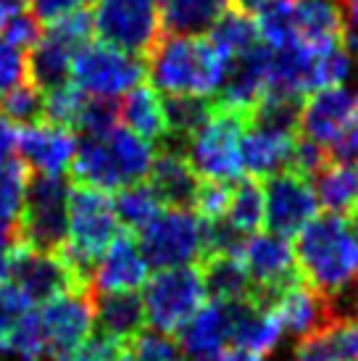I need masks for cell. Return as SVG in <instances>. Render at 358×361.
<instances>
[{"instance_id": "52", "label": "cell", "mask_w": 358, "mask_h": 361, "mask_svg": "<svg viewBox=\"0 0 358 361\" xmlns=\"http://www.w3.org/2000/svg\"><path fill=\"white\" fill-rule=\"evenodd\" d=\"M229 3L237 11H242V13H256L266 0H229Z\"/></svg>"}, {"instance_id": "23", "label": "cell", "mask_w": 358, "mask_h": 361, "mask_svg": "<svg viewBox=\"0 0 358 361\" xmlns=\"http://www.w3.org/2000/svg\"><path fill=\"white\" fill-rule=\"evenodd\" d=\"M95 324L100 335H106L119 345L140 338L148 324L142 295L140 293L95 295Z\"/></svg>"}, {"instance_id": "19", "label": "cell", "mask_w": 358, "mask_h": 361, "mask_svg": "<svg viewBox=\"0 0 358 361\" xmlns=\"http://www.w3.org/2000/svg\"><path fill=\"white\" fill-rule=\"evenodd\" d=\"M179 345L190 361H209L229 348L232 335V303H203L190 322L177 332Z\"/></svg>"}, {"instance_id": "35", "label": "cell", "mask_w": 358, "mask_h": 361, "mask_svg": "<svg viewBox=\"0 0 358 361\" xmlns=\"http://www.w3.org/2000/svg\"><path fill=\"white\" fill-rule=\"evenodd\" d=\"M113 209H116L119 224H124V230L142 232L163 211V203L159 201V195L153 192L148 182H137V185H130L116 192Z\"/></svg>"}, {"instance_id": "32", "label": "cell", "mask_w": 358, "mask_h": 361, "mask_svg": "<svg viewBox=\"0 0 358 361\" xmlns=\"http://www.w3.org/2000/svg\"><path fill=\"white\" fill-rule=\"evenodd\" d=\"M30 169L21 159L0 166V235H16L24 201H27Z\"/></svg>"}, {"instance_id": "45", "label": "cell", "mask_w": 358, "mask_h": 361, "mask_svg": "<svg viewBox=\"0 0 358 361\" xmlns=\"http://www.w3.org/2000/svg\"><path fill=\"white\" fill-rule=\"evenodd\" d=\"M121 351H124V345L113 343L106 335H95L82 348L71 351L69 356H63L58 361H116L121 356Z\"/></svg>"}, {"instance_id": "22", "label": "cell", "mask_w": 358, "mask_h": 361, "mask_svg": "<svg viewBox=\"0 0 358 361\" xmlns=\"http://www.w3.org/2000/svg\"><path fill=\"white\" fill-rule=\"evenodd\" d=\"M148 185L159 195L166 209H190L195 206V195L200 188V177L192 171L185 153L161 151L156 153Z\"/></svg>"}, {"instance_id": "48", "label": "cell", "mask_w": 358, "mask_h": 361, "mask_svg": "<svg viewBox=\"0 0 358 361\" xmlns=\"http://www.w3.org/2000/svg\"><path fill=\"white\" fill-rule=\"evenodd\" d=\"M19 159V130L13 127L8 116L0 114V166Z\"/></svg>"}, {"instance_id": "42", "label": "cell", "mask_w": 358, "mask_h": 361, "mask_svg": "<svg viewBox=\"0 0 358 361\" xmlns=\"http://www.w3.org/2000/svg\"><path fill=\"white\" fill-rule=\"evenodd\" d=\"M24 82H27V56H24V51L0 40V101Z\"/></svg>"}, {"instance_id": "10", "label": "cell", "mask_w": 358, "mask_h": 361, "mask_svg": "<svg viewBox=\"0 0 358 361\" xmlns=\"http://www.w3.org/2000/svg\"><path fill=\"white\" fill-rule=\"evenodd\" d=\"M242 261L253 282V301L261 309H271L282 293L300 282L295 248L279 235H253L242 248Z\"/></svg>"}, {"instance_id": "55", "label": "cell", "mask_w": 358, "mask_h": 361, "mask_svg": "<svg viewBox=\"0 0 358 361\" xmlns=\"http://www.w3.org/2000/svg\"><path fill=\"white\" fill-rule=\"evenodd\" d=\"M116 361H137L135 359V356H132V353H127V351H121V356Z\"/></svg>"}, {"instance_id": "16", "label": "cell", "mask_w": 358, "mask_h": 361, "mask_svg": "<svg viewBox=\"0 0 358 361\" xmlns=\"http://www.w3.org/2000/svg\"><path fill=\"white\" fill-rule=\"evenodd\" d=\"M268 66H271V48L264 42L245 56L227 61V77L214 103L219 109L245 114L250 119V114L268 90Z\"/></svg>"}, {"instance_id": "17", "label": "cell", "mask_w": 358, "mask_h": 361, "mask_svg": "<svg viewBox=\"0 0 358 361\" xmlns=\"http://www.w3.org/2000/svg\"><path fill=\"white\" fill-rule=\"evenodd\" d=\"M300 132L261 124V121H248L242 140H240V161L242 171H248L253 180H268L279 171L290 169L292 151L298 142Z\"/></svg>"}, {"instance_id": "2", "label": "cell", "mask_w": 358, "mask_h": 361, "mask_svg": "<svg viewBox=\"0 0 358 361\" xmlns=\"http://www.w3.org/2000/svg\"><path fill=\"white\" fill-rule=\"evenodd\" d=\"M148 80L166 95L211 98L221 90L227 77V59L209 37H174L166 35L145 56Z\"/></svg>"}, {"instance_id": "28", "label": "cell", "mask_w": 358, "mask_h": 361, "mask_svg": "<svg viewBox=\"0 0 358 361\" xmlns=\"http://www.w3.org/2000/svg\"><path fill=\"white\" fill-rule=\"evenodd\" d=\"M314 192L324 214L345 219L358 209V161H329L314 177Z\"/></svg>"}, {"instance_id": "4", "label": "cell", "mask_w": 358, "mask_h": 361, "mask_svg": "<svg viewBox=\"0 0 358 361\" xmlns=\"http://www.w3.org/2000/svg\"><path fill=\"white\" fill-rule=\"evenodd\" d=\"M245 124H248L245 114L216 106L214 116L185 142V159L200 180L235 185L242 177L240 140Z\"/></svg>"}, {"instance_id": "31", "label": "cell", "mask_w": 358, "mask_h": 361, "mask_svg": "<svg viewBox=\"0 0 358 361\" xmlns=\"http://www.w3.org/2000/svg\"><path fill=\"white\" fill-rule=\"evenodd\" d=\"M211 42L214 48L224 56L227 61L240 59L250 53L253 48L261 45V35H259V24H256V16L250 13H242L237 8H229L221 21L211 30Z\"/></svg>"}, {"instance_id": "13", "label": "cell", "mask_w": 358, "mask_h": 361, "mask_svg": "<svg viewBox=\"0 0 358 361\" xmlns=\"http://www.w3.org/2000/svg\"><path fill=\"white\" fill-rule=\"evenodd\" d=\"M316 192L306 177L279 171L264 182V224L271 235L295 238L319 214Z\"/></svg>"}, {"instance_id": "6", "label": "cell", "mask_w": 358, "mask_h": 361, "mask_svg": "<svg viewBox=\"0 0 358 361\" xmlns=\"http://www.w3.org/2000/svg\"><path fill=\"white\" fill-rule=\"evenodd\" d=\"M148 77L145 59L124 53L103 40H90L77 51L71 63V85H77L87 98L116 101L135 90Z\"/></svg>"}, {"instance_id": "8", "label": "cell", "mask_w": 358, "mask_h": 361, "mask_svg": "<svg viewBox=\"0 0 358 361\" xmlns=\"http://www.w3.org/2000/svg\"><path fill=\"white\" fill-rule=\"evenodd\" d=\"M206 282L200 267H179V269L156 271L142 288V303L148 324L156 332L171 335L190 322V317L206 303Z\"/></svg>"}, {"instance_id": "11", "label": "cell", "mask_w": 358, "mask_h": 361, "mask_svg": "<svg viewBox=\"0 0 358 361\" xmlns=\"http://www.w3.org/2000/svg\"><path fill=\"white\" fill-rule=\"evenodd\" d=\"M40 332L53 361L82 348L95 330V295L90 288L66 290L37 309Z\"/></svg>"}, {"instance_id": "5", "label": "cell", "mask_w": 358, "mask_h": 361, "mask_svg": "<svg viewBox=\"0 0 358 361\" xmlns=\"http://www.w3.org/2000/svg\"><path fill=\"white\" fill-rule=\"evenodd\" d=\"M71 185L63 177L30 174L27 201L13 240L37 251H61L69 232Z\"/></svg>"}, {"instance_id": "51", "label": "cell", "mask_w": 358, "mask_h": 361, "mask_svg": "<svg viewBox=\"0 0 358 361\" xmlns=\"http://www.w3.org/2000/svg\"><path fill=\"white\" fill-rule=\"evenodd\" d=\"M19 11H21V6H16V3H11V0H0V32H3V27H6V24H8Z\"/></svg>"}, {"instance_id": "26", "label": "cell", "mask_w": 358, "mask_h": 361, "mask_svg": "<svg viewBox=\"0 0 358 361\" xmlns=\"http://www.w3.org/2000/svg\"><path fill=\"white\" fill-rule=\"evenodd\" d=\"M69 171L71 182L82 185V188H92V190L103 192L124 190V182H121V174L113 164L106 137H82Z\"/></svg>"}, {"instance_id": "41", "label": "cell", "mask_w": 358, "mask_h": 361, "mask_svg": "<svg viewBox=\"0 0 358 361\" xmlns=\"http://www.w3.org/2000/svg\"><path fill=\"white\" fill-rule=\"evenodd\" d=\"M229 198H232V185H227V182L200 180L192 211H195L203 221H219L227 216Z\"/></svg>"}, {"instance_id": "9", "label": "cell", "mask_w": 358, "mask_h": 361, "mask_svg": "<svg viewBox=\"0 0 358 361\" xmlns=\"http://www.w3.org/2000/svg\"><path fill=\"white\" fill-rule=\"evenodd\" d=\"M92 27L103 42L145 59L161 40L159 0H98Z\"/></svg>"}, {"instance_id": "37", "label": "cell", "mask_w": 358, "mask_h": 361, "mask_svg": "<svg viewBox=\"0 0 358 361\" xmlns=\"http://www.w3.org/2000/svg\"><path fill=\"white\" fill-rule=\"evenodd\" d=\"M85 103H87V95L77 85L66 82L56 90L45 92V121L66 127V130H77Z\"/></svg>"}, {"instance_id": "24", "label": "cell", "mask_w": 358, "mask_h": 361, "mask_svg": "<svg viewBox=\"0 0 358 361\" xmlns=\"http://www.w3.org/2000/svg\"><path fill=\"white\" fill-rule=\"evenodd\" d=\"M229 0H159L161 30L174 37H203L229 11Z\"/></svg>"}, {"instance_id": "43", "label": "cell", "mask_w": 358, "mask_h": 361, "mask_svg": "<svg viewBox=\"0 0 358 361\" xmlns=\"http://www.w3.org/2000/svg\"><path fill=\"white\" fill-rule=\"evenodd\" d=\"M98 0H30V13L37 19V24H56V21L66 19L71 13L80 11H90V6H95Z\"/></svg>"}, {"instance_id": "36", "label": "cell", "mask_w": 358, "mask_h": 361, "mask_svg": "<svg viewBox=\"0 0 358 361\" xmlns=\"http://www.w3.org/2000/svg\"><path fill=\"white\" fill-rule=\"evenodd\" d=\"M32 311H35V303L16 282L6 280L0 285V351L3 353L11 351V343Z\"/></svg>"}, {"instance_id": "39", "label": "cell", "mask_w": 358, "mask_h": 361, "mask_svg": "<svg viewBox=\"0 0 358 361\" xmlns=\"http://www.w3.org/2000/svg\"><path fill=\"white\" fill-rule=\"evenodd\" d=\"M132 356L137 361H190L171 335L163 332H142L132 341Z\"/></svg>"}, {"instance_id": "14", "label": "cell", "mask_w": 358, "mask_h": 361, "mask_svg": "<svg viewBox=\"0 0 358 361\" xmlns=\"http://www.w3.org/2000/svg\"><path fill=\"white\" fill-rule=\"evenodd\" d=\"M358 109V92L338 85V87H324L309 95V101L300 106L298 132L300 137L316 142L332 153L335 142L342 137V132L353 119Z\"/></svg>"}, {"instance_id": "7", "label": "cell", "mask_w": 358, "mask_h": 361, "mask_svg": "<svg viewBox=\"0 0 358 361\" xmlns=\"http://www.w3.org/2000/svg\"><path fill=\"white\" fill-rule=\"evenodd\" d=\"M137 243L153 269L195 267L206 253V224L190 209H163L140 232Z\"/></svg>"}, {"instance_id": "44", "label": "cell", "mask_w": 358, "mask_h": 361, "mask_svg": "<svg viewBox=\"0 0 358 361\" xmlns=\"http://www.w3.org/2000/svg\"><path fill=\"white\" fill-rule=\"evenodd\" d=\"M0 37H3V42H8V45H13V48H19V51H30L32 45L42 37V30L32 13L19 11V13L3 27Z\"/></svg>"}, {"instance_id": "20", "label": "cell", "mask_w": 358, "mask_h": 361, "mask_svg": "<svg viewBox=\"0 0 358 361\" xmlns=\"http://www.w3.org/2000/svg\"><path fill=\"white\" fill-rule=\"evenodd\" d=\"M268 311L279 319L285 335L295 338V341H303V338H309L311 332L321 330V327H327L329 322H335L329 298H324L321 293L309 288L303 280L282 293L277 303Z\"/></svg>"}, {"instance_id": "50", "label": "cell", "mask_w": 358, "mask_h": 361, "mask_svg": "<svg viewBox=\"0 0 358 361\" xmlns=\"http://www.w3.org/2000/svg\"><path fill=\"white\" fill-rule=\"evenodd\" d=\"M209 361H264V359L250 356V353H245V351H237V348H227V351H221L219 356H214V359H209Z\"/></svg>"}, {"instance_id": "49", "label": "cell", "mask_w": 358, "mask_h": 361, "mask_svg": "<svg viewBox=\"0 0 358 361\" xmlns=\"http://www.w3.org/2000/svg\"><path fill=\"white\" fill-rule=\"evenodd\" d=\"M11 251H13V238L11 235H0V285L8 280Z\"/></svg>"}, {"instance_id": "25", "label": "cell", "mask_w": 358, "mask_h": 361, "mask_svg": "<svg viewBox=\"0 0 358 361\" xmlns=\"http://www.w3.org/2000/svg\"><path fill=\"white\" fill-rule=\"evenodd\" d=\"M119 121L130 132L148 142H163L169 137V124H166V111L161 92L142 82L135 90H130L119 101Z\"/></svg>"}, {"instance_id": "33", "label": "cell", "mask_w": 358, "mask_h": 361, "mask_svg": "<svg viewBox=\"0 0 358 361\" xmlns=\"http://www.w3.org/2000/svg\"><path fill=\"white\" fill-rule=\"evenodd\" d=\"M224 219L245 238H253L264 224V185L253 177H240L232 185V198Z\"/></svg>"}, {"instance_id": "38", "label": "cell", "mask_w": 358, "mask_h": 361, "mask_svg": "<svg viewBox=\"0 0 358 361\" xmlns=\"http://www.w3.org/2000/svg\"><path fill=\"white\" fill-rule=\"evenodd\" d=\"M0 114L8 116L13 124H21V127L37 124L45 116V92L24 82L0 101Z\"/></svg>"}, {"instance_id": "46", "label": "cell", "mask_w": 358, "mask_h": 361, "mask_svg": "<svg viewBox=\"0 0 358 361\" xmlns=\"http://www.w3.org/2000/svg\"><path fill=\"white\" fill-rule=\"evenodd\" d=\"M329 306H332L335 319L358 322V280L350 282L348 288H342L338 295H332V298H329Z\"/></svg>"}, {"instance_id": "29", "label": "cell", "mask_w": 358, "mask_h": 361, "mask_svg": "<svg viewBox=\"0 0 358 361\" xmlns=\"http://www.w3.org/2000/svg\"><path fill=\"white\" fill-rule=\"evenodd\" d=\"M200 274L211 301H253V282L242 256H206L200 261Z\"/></svg>"}, {"instance_id": "15", "label": "cell", "mask_w": 358, "mask_h": 361, "mask_svg": "<svg viewBox=\"0 0 358 361\" xmlns=\"http://www.w3.org/2000/svg\"><path fill=\"white\" fill-rule=\"evenodd\" d=\"M150 280V264L140 251V243L132 232H119L116 240L109 245V251L90 277L92 295H111V293H137Z\"/></svg>"}, {"instance_id": "1", "label": "cell", "mask_w": 358, "mask_h": 361, "mask_svg": "<svg viewBox=\"0 0 358 361\" xmlns=\"http://www.w3.org/2000/svg\"><path fill=\"white\" fill-rule=\"evenodd\" d=\"M292 248L300 280L324 298L358 280V238L342 216L319 214L298 232Z\"/></svg>"}, {"instance_id": "21", "label": "cell", "mask_w": 358, "mask_h": 361, "mask_svg": "<svg viewBox=\"0 0 358 361\" xmlns=\"http://www.w3.org/2000/svg\"><path fill=\"white\" fill-rule=\"evenodd\" d=\"M282 338H285V330L268 309H261L250 301L232 303L229 348H237V351H245L250 356L266 359L268 353H274Z\"/></svg>"}, {"instance_id": "56", "label": "cell", "mask_w": 358, "mask_h": 361, "mask_svg": "<svg viewBox=\"0 0 358 361\" xmlns=\"http://www.w3.org/2000/svg\"><path fill=\"white\" fill-rule=\"evenodd\" d=\"M11 3H16V6H24V3H30V0H11Z\"/></svg>"}, {"instance_id": "30", "label": "cell", "mask_w": 358, "mask_h": 361, "mask_svg": "<svg viewBox=\"0 0 358 361\" xmlns=\"http://www.w3.org/2000/svg\"><path fill=\"white\" fill-rule=\"evenodd\" d=\"M106 142L111 148L113 164L121 174L124 188L145 182L150 177L153 169V161H156V151H153V142L137 137L135 132H130L127 127H116L106 135Z\"/></svg>"}, {"instance_id": "12", "label": "cell", "mask_w": 358, "mask_h": 361, "mask_svg": "<svg viewBox=\"0 0 358 361\" xmlns=\"http://www.w3.org/2000/svg\"><path fill=\"white\" fill-rule=\"evenodd\" d=\"M8 280L16 282L35 306L37 303L42 306L66 290L90 288L87 282L74 274V269L63 261L58 251H37V248L21 245L16 240H13V251H11Z\"/></svg>"}, {"instance_id": "54", "label": "cell", "mask_w": 358, "mask_h": 361, "mask_svg": "<svg viewBox=\"0 0 358 361\" xmlns=\"http://www.w3.org/2000/svg\"><path fill=\"white\" fill-rule=\"evenodd\" d=\"M350 230H353V235L358 238V209L353 211V227H350Z\"/></svg>"}, {"instance_id": "53", "label": "cell", "mask_w": 358, "mask_h": 361, "mask_svg": "<svg viewBox=\"0 0 358 361\" xmlns=\"http://www.w3.org/2000/svg\"><path fill=\"white\" fill-rule=\"evenodd\" d=\"M338 3H340V11H342L345 21L358 19V0H338Z\"/></svg>"}, {"instance_id": "40", "label": "cell", "mask_w": 358, "mask_h": 361, "mask_svg": "<svg viewBox=\"0 0 358 361\" xmlns=\"http://www.w3.org/2000/svg\"><path fill=\"white\" fill-rule=\"evenodd\" d=\"M116 121H119V103L87 98L77 130L85 137H106L111 130H116Z\"/></svg>"}, {"instance_id": "27", "label": "cell", "mask_w": 358, "mask_h": 361, "mask_svg": "<svg viewBox=\"0 0 358 361\" xmlns=\"http://www.w3.org/2000/svg\"><path fill=\"white\" fill-rule=\"evenodd\" d=\"M292 361H358V322L335 319L295 343Z\"/></svg>"}, {"instance_id": "3", "label": "cell", "mask_w": 358, "mask_h": 361, "mask_svg": "<svg viewBox=\"0 0 358 361\" xmlns=\"http://www.w3.org/2000/svg\"><path fill=\"white\" fill-rule=\"evenodd\" d=\"M116 235L119 216L113 209V198L103 190L74 185L69 195V232L58 253L80 280L90 285L95 264L116 240Z\"/></svg>"}, {"instance_id": "34", "label": "cell", "mask_w": 358, "mask_h": 361, "mask_svg": "<svg viewBox=\"0 0 358 361\" xmlns=\"http://www.w3.org/2000/svg\"><path fill=\"white\" fill-rule=\"evenodd\" d=\"M256 24L264 45L271 51H282L298 45V27H295V0H266L256 11Z\"/></svg>"}, {"instance_id": "47", "label": "cell", "mask_w": 358, "mask_h": 361, "mask_svg": "<svg viewBox=\"0 0 358 361\" xmlns=\"http://www.w3.org/2000/svg\"><path fill=\"white\" fill-rule=\"evenodd\" d=\"M332 161H358V109L348 127L342 132V137L332 148Z\"/></svg>"}, {"instance_id": "18", "label": "cell", "mask_w": 358, "mask_h": 361, "mask_svg": "<svg viewBox=\"0 0 358 361\" xmlns=\"http://www.w3.org/2000/svg\"><path fill=\"white\" fill-rule=\"evenodd\" d=\"M77 145L80 140L74 130L50 121H37L19 132V159L27 164L30 171L45 177H63V171L74 161Z\"/></svg>"}]
</instances>
